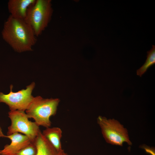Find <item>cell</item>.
I'll list each match as a JSON object with an SVG mask.
<instances>
[{
    "label": "cell",
    "mask_w": 155,
    "mask_h": 155,
    "mask_svg": "<svg viewBox=\"0 0 155 155\" xmlns=\"http://www.w3.org/2000/svg\"><path fill=\"white\" fill-rule=\"evenodd\" d=\"M2 34L4 40L18 53L32 51L36 42L32 29L24 20L10 15L4 23Z\"/></svg>",
    "instance_id": "obj_1"
},
{
    "label": "cell",
    "mask_w": 155,
    "mask_h": 155,
    "mask_svg": "<svg viewBox=\"0 0 155 155\" xmlns=\"http://www.w3.org/2000/svg\"><path fill=\"white\" fill-rule=\"evenodd\" d=\"M60 102L58 98L44 99L40 96L34 97L26 113L29 118H32L39 126L50 127V118L55 115Z\"/></svg>",
    "instance_id": "obj_2"
},
{
    "label": "cell",
    "mask_w": 155,
    "mask_h": 155,
    "mask_svg": "<svg viewBox=\"0 0 155 155\" xmlns=\"http://www.w3.org/2000/svg\"><path fill=\"white\" fill-rule=\"evenodd\" d=\"M51 1L36 0L28 9L24 20L38 36L47 26L52 13Z\"/></svg>",
    "instance_id": "obj_3"
},
{
    "label": "cell",
    "mask_w": 155,
    "mask_h": 155,
    "mask_svg": "<svg viewBox=\"0 0 155 155\" xmlns=\"http://www.w3.org/2000/svg\"><path fill=\"white\" fill-rule=\"evenodd\" d=\"M97 121L106 142L112 145L122 146L124 142L131 145L127 131L119 122L99 116Z\"/></svg>",
    "instance_id": "obj_4"
},
{
    "label": "cell",
    "mask_w": 155,
    "mask_h": 155,
    "mask_svg": "<svg viewBox=\"0 0 155 155\" xmlns=\"http://www.w3.org/2000/svg\"><path fill=\"white\" fill-rule=\"evenodd\" d=\"M8 114L11 124L8 127L7 135L15 133H22L27 136L32 142H34L41 131L39 126L35 122L29 120L24 111H10Z\"/></svg>",
    "instance_id": "obj_5"
},
{
    "label": "cell",
    "mask_w": 155,
    "mask_h": 155,
    "mask_svg": "<svg viewBox=\"0 0 155 155\" xmlns=\"http://www.w3.org/2000/svg\"><path fill=\"white\" fill-rule=\"evenodd\" d=\"M35 86V83L33 82L27 86L26 89L13 92L12 91L13 86L11 85L9 94H5L0 92V102L4 103L7 105L10 111H25L34 98L32 93Z\"/></svg>",
    "instance_id": "obj_6"
},
{
    "label": "cell",
    "mask_w": 155,
    "mask_h": 155,
    "mask_svg": "<svg viewBox=\"0 0 155 155\" xmlns=\"http://www.w3.org/2000/svg\"><path fill=\"white\" fill-rule=\"evenodd\" d=\"M6 137L10 139L11 142L0 150L1 155H13L32 142L27 136L17 132L6 135Z\"/></svg>",
    "instance_id": "obj_7"
},
{
    "label": "cell",
    "mask_w": 155,
    "mask_h": 155,
    "mask_svg": "<svg viewBox=\"0 0 155 155\" xmlns=\"http://www.w3.org/2000/svg\"><path fill=\"white\" fill-rule=\"evenodd\" d=\"M36 0H10L8 3V8L10 16L22 20L25 18L27 10Z\"/></svg>",
    "instance_id": "obj_8"
},
{
    "label": "cell",
    "mask_w": 155,
    "mask_h": 155,
    "mask_svg": "<svg viewBox=\"0 0 155 155\" xmlns=\"http://www.w3.org/2000/svg\"><path fill=\"white\" fill-rule=\"evenodd\" d=\"M34 142L37 150L36 155H68L63 149L58 150L55 149L41 131Z\"/></svg>",
    "instance_id": "obj_9"
},
{
    "label": "cell",
    "mask_w": 155,
    "mask_h": 155,
    "mask_svg": "<svg viewBox=\"0 0 155 155\" xmlns=\"http://www.w3.org/2000/svg\"><path fill=\"white\" fill-rule=\"evenodd\" d=\"M42 133L55 149L58 150L62 149L61 141L62 132L60 128L49 127L46 128Z\"/></svg>",
    "instance_id": "obj_10"
},
{
    "label": "cell",
    "mask_w": 155,
    "mask_h": 155,
    "mask_svg": "<svg viewBox=\"0 0 155 155\" xmlns=\"http://www.w3.org/2000/svg\"><path fill=\"white\" fill-rule=\"evenodd\" d=\"M147 59L144 64L137 71V75L141 77L151 66L155 63V46L152 45L151 49L147 52Z\"/></svg>",
    "instance_id": "obj_11"
},
{
    "label": "cell",
    "mask_w": 155,
    "mask_h": 155,
    "mask_svg": "<svg viewBox=\"0 0 155 155\" xmlns=\"http://www.w3.org/2000/svg\"><path fill=\"white\" fill-rule=\"evenodd\" d=\"M37 150L34 142L21 149L13 155H36Z\"/></svg>",
    "instance_id": "obj_12"
},
{
    "label": "cell",
    "mask_w": 155,
    "mask_h": 155,
    "mask_svg": "<svg viewBox=\"0 0 155 155\" xmlns=\"http://www.w3.org/2000/svg\"><path fill=\"white\" fill-rule=\"evenodd\" d=\"M142 147L144 149L146 152L152 155H155L154 150V149H152V148H150L145 145L142 146Z\"/></svg>",
    "instance_id": "obj_13"
},
{
    "label": "cell",
    "mask_w": 155,
    "mask_h": 155,
    "mask_svg": "<svg viewBox=\"0 0 155 155\" xmlns=\"http://www.w3.org/2000/svg\"><path fill=\"white\" fill-rule=\"evenodd\" d=\"M0 137H6V135L3 133L2 129L0 126Z\"/></svg>",
    "instance_id": "obj_14"
}]
</instances>
